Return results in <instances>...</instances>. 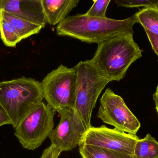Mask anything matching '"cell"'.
I'll return each instance as SVG.
<instances>
[{
	"label": "cell",
	"mask_w": 158,
	"mask_h": 158,
	"mask_svg": "<svg viewBox=\"0 0 158 158\" xmlns=\"http://www.w3.org/2000/svg\"><path fill=\"white\" fill-rule=\"evenodd\" d=\"M135 23L137 21L135 15L119 20L82 14L69 16L57 25L56 31L59 36L98 44L119 35L134 33L133 26Z\"/></svg>",
	"instance_id": "obj_1"
},
{
	"label": "cell",
	"mask_w": 158,
	"mask_h": 158,
	"mask_svg": "<svg viewBox=\"0 0 158 158\" xmlns=\"http://www.w3.org/2000/svg\"><path fill=\"white\" fill-rule=\"evenodd\" d=\"M133 33L122 34L98 44L91 59L95 66L110 82L120 81L132 64L142 57Z\"/></svg>",
	"instance_id": "obj_2"
},
{
	"label": "cell",
	"mask_w": 158,
	"mask_h": 158,
	"mask_svg": "<svg viewBox=\"0 0 158 158\" xmlns=\"http://www.w3.org/2000/svg\"><path fill=\"white\" fill-rule=\"evenodd\" d=\"M44 99L41 83L21 77L0 82V106L14 129Z\"/></svg>",
	"instance_id": "obj_3"
},
{
	"label": "cell",
	"mask_w": 158,
	"mask_h": 158,
	"mask_svg": "<svg viewBox=\"0 0 158 158\" xmlns=\"http://www.w3.org/2000/svg\"><path fill=\"white\" fill-rule=\"evenodd\" d=\"M77 72L74 110L87 129L92 127L91 117L98 97L110 82L91 60L81 61L75 66Z\"/></svg>",
	"instance_id": "obj_4"
},
{
	"label": "cell",
	"mask_w": 158,
	"mask_h": 158,
	"mask_svg": "<svg viewBox=\"0 0 158 158\" xmlns=\"http://www.w3.org/2000/svg\"><path fill=\"white\" fill-rule=\"evenodd\" d=\"M77 77L76 67L68 68L61 65L41 82L44 99L56 112L65 108L74 109Z\"/></svg>",
	"instance_id": "obj_5"
},
{
	"label": "cell",
	"mask_w": 158,
	"mask_h": 158,
	"mask_svg": "<svg viewBox=\"0 0 158 158\" xmlns=\"http://www.w3.org/2000/svg\"><path fill=\"white\" fill-rule=\"evenodd\" d=\"M55 112L42 102L15 129L14 134L24 149L35 150L49 137L54 128Z\"/></svg>",
	"instance_id": "obj_6"
},
{
	"label": "cell",
	"mask_w": 158,
	"mask_h": 158,
	"mask_svg": "<svg viewBox=\"0 0 158 158\" xmlns=\"http://www.w3.org/2000/svg\"><path fill=\"white\" fill-rule=\"evenodd\" d=\"M97 116L104 123L126 133L136 135L141 127L140 122L123 99L110 88L106 90L100 99Z\"/></svg>",
	"instance_id": "obj_7"
},
{
	"label": "cell",
	"mask_w": 158,
	"mask_h": 158,
	"mask_svg": "<svg viewBox=\"0 0 158 158\" xmlns=\"http://www.w3.org/2000/svg\"><path fill=\"white\" fill-rule=\"evenodd\" d=\"M139 139L136 135L110 129L105 125L92 126L87 130L79 146L96 147L133 156L135 144Z\"/></svg>",
	"instance_id": "obj_8"
},
{
	"label": "cell",
	"mask_w": 158,
	"mask_h": 158,
	"mask_svg": "<svg viewBox=\"0 0 158 158\" xmlns=\"http://www.w3.org/2000/svg\"><path fill=\"white\" fill-rule=\"evenodd\" d=\"M57 112L60 120L49 136L51 145L61 152L71 151L79 146L88 129L73 109Z\"/></svg>",
	"instance_id": "obj_9"
},
{
	"label": "cell",
	"mask_w": 158,
	"mask_h": 158,
	"mask_svg": "<svg viewBox=\"0 0 158 158\" xmlns=\"http://www.w3.org/2000/svg\"><path fill=\"white\" fill-rule=\"evenodd\" d=\"M0 11L7 12L43 28L47 23L42 0H0Z\"/></svg>",
	"instance_id": "obj_10"
},
{
	"label": "cell",
	"mask_w": 158,
	"mask_h": 158,
	"mask_svg": "<svg viewBox=\"0 0 158 158\" xmlns=\"http://www.w3.org/2000/svg\"><path fill=\"white\" fill-rule=\"evenodd\" d=\"M79 2V0H42L46 22L58 25L68 17Z\"/></svg>",
	"instance_id": "obj_11"
},
{
	"label": "cell",
	"mask_w": 158,
	"mask_h": 158,
	"mask_svg": "<svg viewBox=\"0 0 158 158\" xmlns=\"http://www.w3.org/2000/svg\"><path fill=\"white\" fill-rule=\"evenodd\" d=\"M0 15L15 27L21 40L27 39L34 34H38L43 28L40 25L4 11H0Z\"/></svg>",
	"instance_id": "obj_12"
},
{
	"label": "cell",
	"mask_w": 158,
	"mask_h": 158,
	"mask_svg": "<svg viewBox=\"0 0 158 158\" xmlns=\"http://www.w3.org/2000/svg\"><path fill=\"white\" fill-rule=\"evenodd\" d=\"M133 158H158V142L148 134L135 144Z\"/></svg>",
	"instance_id": "obj_13"
},
{
	"label": "cell",
	"mask_w": 158,
	"mask_h": 158,
	"mask_svg": "<svg viewBox=\"0 0 158 158\" xmlns=\"http://www.w3.org/2000/svg\"><path fill=\"white\" fill-rule=\"evenodd\" d=\"M137 23L158 36V8L144 7L135 14Z\"/></svg>",
	"instance_id": "obj_14"
},
{
	"label": "cell",
	"mask_w": 158,
	"mask_h": 158,
	"mask_svg": "<svg viewBox=\"0 0 158 158\" xmlns=\"http://www.w3.org/2000/svg\"><path fill=\"white\" fill-rule=\"evenodd\" d=\"M79 153L82 158H133L132 156L119 154L107 149L91 146H79Z\"/></svg>",
	"instance_id": "obj_15"
},
{
	"label": "cell",
	"mask_w": 158,
	"mask_h": 158,
	"mask_svg": "<svg viewBox=\"0 0 158 158\" xmlns=\"http://www.w3.org/2000/svg\"><path fill=\"white\" fill-rule=\"evenodd\" d=\"M0 36L5 45L15 47L22 41L15 27L0 15Z\"/></svg>",
	"instance_id": "obj_16"
},
{
	"label": "cell",
	"mask_w": 158,
	"mask_h": 158,
	"mask_svg": "<svg viewBox=\"0 0 158 158\" xmlns=\"http://www.w3.org/2000/svg\"><path fill=\"white\" fill-rule=\"evenodd\" d=\"M115 2L118 6L129 8L140 6L158 8V1L155 0H116Z\"/></svg>",
	"instance_id": "obj_17"
},
{
	"label": "cell",
	"mask_w": 158,
	"mask_h": 158,
	"mask_svg": "<svg viewBox=\"0 0 158 158\" xmlns=\"http://www.w3.org/2000/svg\"><path fill=\"white\" fill-rule=\"evenodd\" d=\"M110 2V0L94 1V4L85 15L96 17H106L107 8Z\"/></svg>",
	"instance_id": "obj_18"
},
{
	"label": "cell",
	"mask_w": 158,
	"mask_h": 158,
	"mask_svg": "<svg viewBox=\"0 0 158 158\" xmlns=\"http://www.w3.org/2000/svg\"><path fill=\"white\" fill-rule=\"evenodd\" d=\"M61 153L55 147L51 145L44 149L40 158H58Z\"/></svg>",
	"instance_id": "obj_19"
},
{
	"label": "cell",
	"mask_w": 158,
	"mask_h": 158,
	"mask_svg": "<svg viewBox=\"0 0 158 158\" xmlns=\"http://www.w3.org/2000/svg\"><path fill=\"white\" fill-rule=\"evenodd\" d=\"M145 31L152 48L158 57V36L148 31L145 30Z\"/></svg>",
	"instance_id": "obj_20"
},
{
	"label": "cell",
	"mask_w": 158,
	"mask_h": 158,
	"mask_svg": "<svg viewBox=\"0 0 158 158\" xmlns=\"http://www.w3.org/2000/svg\"><path fill=\"white\" fill-rule=\"evenodd\" d=\"M6 125H12V123L7 114L0 106V127Z\"/></svg>",
	"instance_id": "obj_21"
},
{
	"label": "cell",
	"mask_w": 158,
	"mask_h": 158,
	"mask_svg": "<svg viewBox=\"0 0 158 158\" xmlns=\"http://www.w3.org/2000/svg\"><path fill=\"white\" fill-rule=\"evenodd\" d=\"M153 99H154V102H155V105H156V110L157 113L158 115V85L157 87L156 90L155 92V93L153 95Z\"/></svg>",
	"instance_id": "obj_22"
}]
</instances>
